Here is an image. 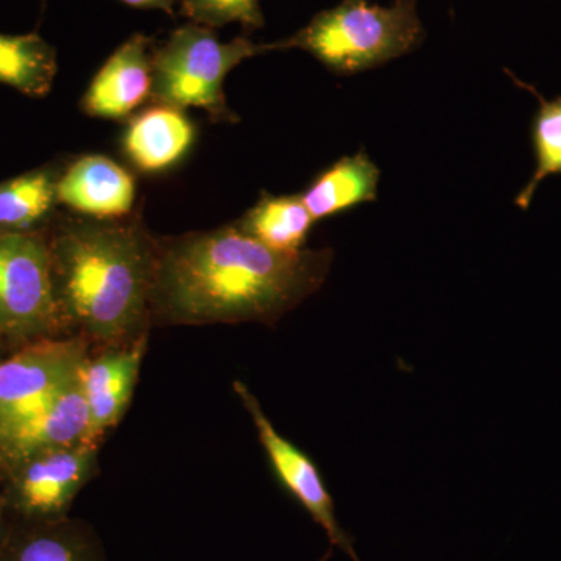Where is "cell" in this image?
I'll use <instances>...</instances> for the list:
<instances>
[{
	"label": "cell",
	"mask_w": 561,
	"mask_h": 561,
	"mask_svg": "<svg viewBox=\"0 0 561 561\" xmlns=\"http://www.w3.org/2000/svg\"><path fill=\"white\" fill-rule=\"evenodd\" d=\"M334 251L273 250L238 224L158 238L151 324H273L321 289Z\"/></svg>",
	"instance_id": "1"
},
{
	"label": "cell",
	"mask_w": 561,
	"mask_h": 561,
	"mask_svg": "<svg viewBox=\"0 0 561 561\" xmlns=\"http://www.w3.org/2000/svg\"><path fill=\"white\" fill-rule=\"evenodd\" d=\"M44 234L66 335L101 350L149 337L158 238L138 217H62Z\"/></svg>",
	"instance_id": "2"
},
{
	"label": "cell",
	"mask_w": 561,
	"mask_h": 561,
	"mask_svg": "<svg viewBox=\"0 0 561 561\" xmlns=\"http://www.w3.org/2000/svg\"><path fill=\"white\" fill-rule=\"evenodd\" d=\"M423 38L416 0H394L390 7L343 0L279 43L283 50L309 51L331 72L353 76L409 54Z\"/></svg>",
	"instance_id": "3"
},
{
	"label": "cell",
	"mask_w": 561,
	"mask_h": 561,
	"mask_svg": "<svg viewBox=\"0 0 561 561\" xmlns=\"http://www.w3.org/2000/svg\"><path fill=\"white\" fill-rule=\"evenodd\" d=\"M272 50H283L279 41L257 44L241 36L221 43L213 28L191 22L151 54V98L173 108H201L216 122H238L225 98V79L247 58Z\"/></svg>",
	"instance_id": "4"
},
{
	"label": "cell",
	"mask_w": 561,
	"mask_h": 561,
	"mask_svg": "<svg viewBox=\"0 0 561 561\" xmlns=\"http://www.w3.org/2000/svg\"><path fill=\"white\" fill-rule=\"evenodd\" d=\"M0 335L16 348L66 335L44 230L0 231Z\"/></svg>",
	"instance_id": "5"
},
{
	"label": "cell",
	"mask_w": 561,
	"mask_h": 561,
	"mask_svg": "<svg viewBox=\"0 0 561 561\" xmlns=\"http://www.w3.org/2000/svg\"><path fill=\"white\" fill-rule=\"evenodd\" d=\"M91 353L83 339L62 335L24 343L0 360V431L46 408L79 378Z\"/></svg>",
	"instance_id": "6"
},
{
	"label": "cell",
	"mask_w": 561,
	"mask_h": 561,
	"mask_svg": "<svg viewBox=\"0 0 561 561\" xmlns=\"http://www.w3.org/2000/svg\"><path fill=\"white\" fill-rule=\"evenodd\" d=\"M99 471V443L84 442L39 454L0 483L11 515L27 522L68 518L81 490Z\"/></svg>",
	"instance_id": "7"
},
{
	"label": "cell",
	"mask_w": 561,
	"mask_h": 561,
	"mask_svg": "<svg viewBox=\"0 0 561 561\" xmlns=\"http://www.w3.org/2000/svg\"><path fill=\"white\" fill-rule=\"evenodd\" d=\"M232 390L238 394L243 408L253 420L257 438L264 448L276 481L305 508L312 522L319 524L327 534L328 541H330V552H328L327 559L330 557L332 548H339L351 560L360 561L354 551L353 537L339 523L334 497L321 478L316 461L279 434L247 383L234 381Z\"/></svg>",
	"instance_id": "8"
},
{
	"label": "cell",
	"mask_w": 561,
	"mask_h": 561,
	"mask_svg": "<svg viewBox=\"0 0 561 561\" xmlns=\"http://www.w3.org/2000/svg\"><path fill=\"white\" fill-rule=\"evenodd\" d=\"M90 440V412L79 378L35 415L0 431V483L18 465L39 454ZM94 443V442H91Z\"/></svg>",
	"instance_id": "9"
},
{
	"label": "cell",
	"mask_w": 561,
	"mask_h": 561,
	"mask_svg": "<svg viewBox=\"0 0 561 561\" xmlns=\"http://www.w3.org/2000/svg\"><path fill=\"white\" fill-rule=\"evenodd\" d=\"M149 337L91 353L81 368V387L90 412V440L103 435L124 419L138 383Z\"/></svg>",
	"instance_id": "10"
},
{
	"label": "cell",
	"mask_w": 561,
	"mask_h": 561,
	"mask_svg": "<svg viewBox=\"0 0 561 561\" xmlns=\"http://www.w3.org/2000/svg\"><path fill=\"white\" fill-rule=\"evenodd\" d=\"M135 201V176L103 154L79 158L58 179L57 202L88 219H125Z\"/></svg>",
	"instance_id": "11"
},
{
	"label": "cell",
	"mask_w": 561,
	"mask_h": 561,
	"mask_svg": "<svg viewBox=\"0 0 561 561\" xmlns=\"http://www.w3.org/2000/svg\"><path fill=\"white\" fill-rule=\"evenodd\" d=\"M151 39L136 33L95 73L81 99L88 116L121 121L130 116L153 90Z\"/></svg>",
	"instance_id": "12"
},
{
	"label": "cell",
	"mask_w": 561,
	"mask_h": 561,
	"mask_svg": "<svg viewBox=\"0 0 561 561\" xmlns=\"http://www.w3.org/2000/svg\"><path fill=\"white\" fill-rule=\"evenodd\" d=\"M0 561H106V553L98 531L83 519L27 522L13 516Z\"/></svg>",
	"instance_id": "13"
},
{
	"label": "cell",
	"mask_w": 561,
	"mask_h": 561,
	"mask_svg": "<svg viewBox=\"0 0 561 561\" xmlns=\"http://www.w3.org/2000/svg\"><path fill=\"white\" fill-rule=\"evenodd\" d=\"M194 139V124L183 110L158 103L133 117L122 150L138 171L161 173L186 157Z\"/></svg>",
	"instance_id": "14"
},
{
	"label": "cell",
	"mask_w": 561,
	"mask_h": 561,
	"mask_svg": "<svg viewBox=\"0 0 561 561\" xmlns=\"http://www.w3.org/2000/svg\"><path fill=\"white\" fill-rule=\"evenodd\" d=\"M381 172L367 151L343 157L324 169L302 192L301 201L313 220L328 219L360 203L375 202Z\"/></svg>",
	"instance_id": "15"
},
{
	"label": "cell",
	"mask_w": 561,
	"mask_h": 561,
	"mask_svg": "<svg viewBox=\"0 0 561 561\" xmlns=\"http://www.w3.org/2000/svg\"><path fill=\"white\" fill-rule=\"evenodd\" d=\"M301 195L262 194L260 202L238 221L243 232L284 253L305 250L313 225Z\"/></svg>",
	"instance_id": "16"
},
{
	"label": "cell",
	"mask_w": 561,
	"mask_h": 561,
	"mask_svg": "<svg viewBox=\"0 0 561 561\" xmlns=\"http://www.w3.org/2000/svg\"><path fill=\"white\" fill-rule=\"evenodd\" d=\"M60 172L51 168L27 172L0 183V231H41L57 205Z\"/></svg>",
	"instance_id": "17"
},
{
	"label": "cell",
	"mask_w": 561,
	"mask_h": 561,
	"mask_svg": "<svg viewBox=\"0 0 561 561\" xmlns=\"http://www.w3.org/2000/svg\"><path fill=\"white\" fill-rule=\"evenodd\" d=\"M57 76V50L38 33H0V83L28 95L49 94Z\"/></svg>",
	"instance_id": "18"
},
{
	"label": "cell",
	"mask_w": 561,
	"mask_h": 561,
	"mask_svg": "<svg viewBox=\"0 0 561 561\" xmlns=\"http://www.w3.org/2000/svg\"><path fill=\"white\" fill-rule=\"evenodd\" d=\"M507 73L518 87L530 91L540 103V108L531 121V142H534L537 168L515 198V205L527 210L541 181L548 176L561 175V95L553 101H546L531 84L516 79L508 70Z\"/></svg>",
	"instance_id": "19"
},
{
	"label": "cell",
	"mask_w": 561,
	"mask_h": 561,
	"mask_svg": "<svg viewBox=\"0 0 561 561\" xmlns=\"http://www.w3.org/2000/svg\"><path fill=\"white\" fill-rule=\"evenodd\" d=\"M180 5L192 24L209 28L238 22L243 31L254 32L264 25L260 0H180Z\"/></svg>",
	"instance_id": "20"
},
{
	"label": "cell",
	"mask_w": 561,
	"mask_h": 561,
	"mask_svg": "<svg viewBox=\"0 0 561 561\" xmlns=\"http://www.w3.org/2000/svg\"><path fill=\"white\" fill-rule=\"evenodd\" d=\"M121 2L127 3L133 9L161 10L164 13L173 14L176 0H121Z\"/></svg>",
	"instance_id": "21"
},
{
	"label": "cell",
	"mask_w": 561,
	"mask_h": 561,
	"mask_svg": "<svg viewBox=\"0 0 561 561\" xmlns=\"http://www.w3.org/2000/svg\"><path fill=\"white\" fill-rule=\"evenodd\" d=\"M11 526H13V515L7 505L5 497L0 493V549L9 538Z\"/></svg>",
	"instance_id": "22"
},
{
	"label": "cell",
	"mask_w": 561,
	"mask_h": 561,
	"mask_svg": "<svg viewBox=\"0 0 561 561\" xmlns=\"http://www.w3.org/2000/svg\"><path fill=\"white\" fill-rule=\"evenodd\" d=\"M5 345H7L5 339H3L2 335H0V360H2V354H3V350H5Z\"/></svg>",
	"instance_id": "23"
}]
</instances>
